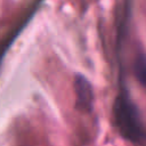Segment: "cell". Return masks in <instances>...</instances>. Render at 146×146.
Returning <instances> with one entry per match:
<instances>
[{
  "instance_id": "obj_1",
  "label": "cell",
  "mask_w": 146,
  "mask_h": 146,
  "mask_svg": "<svg viewBox=\"0 0 146 146\" xmlns=\"http://www.w3.org/2000/svg\"><path fill=\"white\" fill-rule=\"evenodd\" d=\"M135 71H136L137 79L146 88V57L145 56L138 57L135 65Z\"/></svg>"
}]
</instances>
